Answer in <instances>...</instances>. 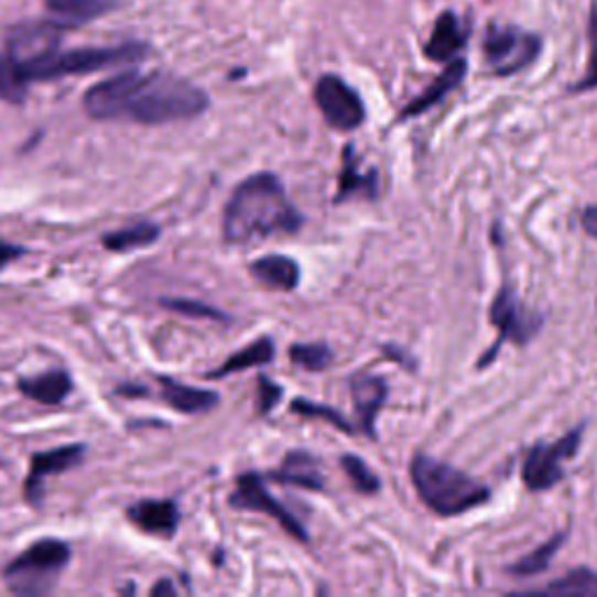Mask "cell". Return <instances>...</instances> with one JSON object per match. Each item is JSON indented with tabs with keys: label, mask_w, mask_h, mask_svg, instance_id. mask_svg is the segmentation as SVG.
<instances>
[{
	"label": "cell",
	"mask_w": 597,
	"mask_h": 597,
	"mask_svg": "<svg viewBox=\"0 0 597 597\" xmlns=\"http://www.w3.org/2000/svg\"><path fill=\"white\" fill-rule=\"evenodd\" d=\"M85 110L98 122L169 124L187 122L210 106L208 94L189 79L164 70L119 73L85 94Z\"/></svg>",
	"instance_id": "cell-1"
},
{
	"label": "cell",
	"mask_w": 597,
	"mask_h": 597,
	"mask_svg": "<svg viewBox=\"0 0 597 597\" xmlns=\"http://www.w3.org/2000/svg\"><path fill=\"white\" fill-rule=\"evenodd\" d=\"M304 225L290 196L273 173H257L238 185L222 217L225 241L241 246L260 238L296 234Z\"/></svg>",
	"instance_id": "cell-2"
},
{
	"label": "cell",
	"mask_w": 597,
	"mask_h": 597,
	"mask_svg": "<svg viewBox=\"0 0 597 597\" xmlns=\"http://www.w3.org/2000/svg\"><path fill=\"white\" fill-rule=\"evenodd\" d=\"M150 54L143 43H124L117 47H83L68 52H52L35 64L24 68L10 66L0 56V98L10 104H22L31 83H45V79H58L66 75H87L112 66L138 64Z\"/></svg>",
	"instance_id": "cell-3"
},
{
	"label": "cell",
	"mask_w": 597,
	"mask_h": 597,
	"mask_svg": "<svg viewBox=\"0 0 597 597\" xmlns=\"http://www.w3.org/2000/svg\"><path fill=\"white\" fill-rule=\"evenodd\" d=\"M411 479L427 509L444 519L467 513L490 500V490L484 484L423 453L413 457Z\"/></svg>",
	"instance_id": "cell-4"
},
{
	"label": "cell",
	"mask_w": 597,
	"mask_h": 597,
	"mask_svg": "<svg viewBox=\"0 0 597 597\" xmlns=\"http://www.w3.org/2000/svg\"><path fill=\"white\" fill-rule=\"evenodd\" d=\"M70 561V546L62 540H37L6 567V582L19 595H43L54 588Z\"/></svg>",
	"instance_id": "cell-5"
},
{
	"label": "cell",
	"mask_w": 597,
	"mask_h": 597,
	"mask_svg": "<svg viewBox=\"0 0 597 597\" xmlns=\"http://www.w3.org/2000/svg\"><path fill=\"white\" fill-rule=\"evenodd\" d=\"M542 54V37L513 24H490L484 35V58L492 75L521 73Z\"/></svg>",
	"instance_id": "cell-6"
},
{
	"label": "cell",
	"mask_w": 597,
	"mask_h": 597,
	"mask_svg": "<svg viewBox=\"0 0 597 597\" xmlns=\"http://www.w3.org/2000/svg\"><path fill=\"white\" fill-rule=\"evenodd\" d=\"M582 436H584V427H576L558 442L536 444L534 448H530L523 463L525 486L532 492H542V490H551L555 484L563 481V476H565L563 465L572 460L576 451H579Z\"/></svg>",
	"instance_id": "cell-7"
},
{
	"label": "cell",
	"mask_w": 597,
	"mask_h": 597,
	"mask_svg": "<svg viewBox=\"0 0 597 597\" xmlns=\"http://www.w3.org/2000/svg\"><path fill=\"white\" fill-rule=\"evenodd\" d=\"M315 104L336 131H355L365 124L367 110L360 94L338 75H323L315 85Z\"/></svg>",
	"instance_id": "cell-8"
},
{
	"label": "cell",
	"mask_w": 597,
	"mask_h": 597,
	"mask_svg": "<svg viewBox=\"0 0 597 597\" xmlns=\"http://www.w3.org/2000/svg\"><path fill=\"white\" fill-rule=\"evenodd\" d=\"M229 504L234 509H243V511H257V513H267L271 519H275L285 528V532H290L292 536H296L298 542L308 544V532L302 528L294 515L275 500V497L267 490L262 476L248 471L241 474L236 481V492L229 497Z\"/></svg>",
	"instance_id": "cell-9"
},
{
	"label": "cell",
	"mask_w": 597,
	"mask_h": 597,
	"mask_svg": "<svg viewBox=\"0 0 597 597\" xmlns=\"http://www.w3.org/2000/svg\"><path fill=\"white\" fill-rule=\"evenodd\" d=\"M490 323L500 332V344L511 341L515 346L528 344L530 338L542 327V317L530 313L521 302L515 292L504 285L497 292L495 302L490 306Z\"/></svg>",
	"instance_id": "cell-10"
},
{
	"label": "cell",
	"mask_w": 597,
	"mask_h": 597,
	"mask_svg": "<svg viewBox=\"0 0 597 597\" xmlns=\"http://www.w3.org/2000/svg\"><path fill=\"white\" fill-rule=\"evenodd\" d=\"M85 455H87V446H83V444H70V446H62L56 451H50V453L33 455L31 474H29L26 486H24L26 500L37 507L40 502H43V484H45V479H50V476H56V474H66V471L79 467L85 460Z\"/></svg>",
	"instance_id": "cell-11"
},
{
	"label": "cell",
	"mask_w": 597,
	"mask_h": 597,
	"mask_svg": "<svg viewBox=\"0 0 597 597\" xmlns=\"http://www.w3.org/2000/svg\"><path fill=\"white\" fill-rule=\"evenodd\" d=\"M469 40V29L460 22L453 10H444L436 17L432 35L425 45V56L434 64H448L463 52Z\"/></svg>",
	"instance_id": "cell-12"
},
{
	"label": "cell",
	"mask_w": 597,
	"mask_h": 597,
	"mask_svg": "<svg viewBox=\"0 0 597 597\" xmlns=\"http://www.w3.org/2000/svg\"><path fill=\"white\" fill-rule=\"evenodd\" d=\"M129 521L148 534L159 536H173L181 523V511H177L175 502L171 500H143L135 502L129 511Z\"/></svg>",
	"instance_id": "cell-13"
},
{
	"label": "cell",
	"mask_w": 597,
	"mask_h": 597,
	"mask_svg": "<svg viewBox=\"0 0 597 597\" xmlns=\"http://www.w3.org/2000/svg\"><path fill=\"white\" fill-rule=\"evenodd\" d=\"M350 390H352V402H355L357 415H360V421H362V430L369 436H376L373 432L376 415L388 400V383L383 381V378L371 376V373H357L350 381Z\"/></svg>",
	"instance_id": "cell-14"
},
{
	"label": "cell",
	"mask_w": 597,
	"mask_h": 597,
	"mask_svg": "<svg viewBox=\"0 0 597 597\" xmlns=\"http://www.w3.org/2000/svg\"><path fill=\"white\" fill-rule=\"evenodd\" d=\"M467 75V62L465 58H453V62L446 64L444 73L434 79V83L417 96L413 98V101L402 110L400 119H411V117H417V115H423L427 112L430 108H434L436 104H442L444 98L463 85V79Z\"/></svg>",
	"instance_id": "cell-15"
},
{
	"label": "cell",
	"mask_w": 597,
	"mask_h": 597,
	"mask_svg": "<svg viewBox=\"0 0 597 597\" xmlns=\"http://www.w3.org/2000/svg\"><path fill=\"white\" fill-rule=\"evenodd\" d=\"M43 3L66 29L89 24L119 8V0H43Z\"/></svg>",
	"instance_id": "cell-16"
},
{
	"label": "cell",
	"mask_w": 597,
	"mask_h": 597,
	"mask_svg": "<svg viewBox=\"0 0 597 597\" xmlns=\"http://www.w3.org/2000/svg\"><path fill=\"white\" fill-rule=\"evenodd\" d=\"M159 386H162V400L173 406L175 411L194 415V413H208L210 409H215L220 404V397L210 390H198V388H189L173 381L169 376L159 378Z\"/></svg>",
	"instance_id": "cell-17"
},
{
	"label": "cell",
	"mask_w": 597,
	"mask_h": 597,
	"mask_svg": "<svg viewBox=\"0 0 597 597\" xmlns=\"http://www.w3.org/2000/svg\"><path fill=\"white\" fill-rule=\"evenodd\" d=\"M19 390L37 404L56 406V404H62L68 397V392L73 390V381L68 371L56 369V371H47L33 378H22V381H19Z\"/></svg>",
	"instance_id": "cell-18"
},
{
	"label": "cell",
	"mask_w": 597,
	"mask_h": 597,
	"mask_svg": "<svg viewBox=\"0 0 597 597\" xmlns=\"http://www.w3.org/2000/svg\"><path fill=\"white\" fill-rule=\"evenodd\" d=\"M250 271L262 285L271 290H281V292L294 290L298 285V278H302L298 264L292 260V257H285V254L260 257V260L250 267Z\"/></svg>",
	"instance_id": "cell-19"
},
{
	"label": "cell",
	"mask_w": 597,
	"mask_h": 597,
	"mask_svg": "<svg viewBox=\"0 0 597 597\" xmlns=\"http://www.w3.org/2000/svg\"><path fill=\"white\" fill-rule=\"evenodd\" d=\"M275 481L281 484H290L296 488H306V490H323L325 488V476L317 467V463L313 457L304 451H294L290 455H285V460L273 474Z\"/></svg>",
	"instance_id": "cell-20"
},
{
	"label": "cell",
	"mask_w": 597,
	"mask_h": 597,
	"mask_svg": "<svg viewBox=\"0 0 597 597\" xmlns=\"http://www.w3.org/2000/svg\"><path fill=\"white\" fill-rule=\"evenodd\" d=\"M378 194V181H376V171L360 173L357 171V154L355 148L348 145L344 150V171H341V181H338V194H336V204L346 202L350 196H367L376 198Z\"/></svg>",
	"instance_id": "cell-21"
},
{
	"label": "cell",
	"mask_w": 597,
	"mask_h": 597,
	"mask_svg": "<svg viewBox=\"0 0 597 597\" xmlns=\"http://www.w3.org/2000/svg\"><path fill=\"white\" fill-rule=\"evenodd\" d=\"M273 357H275L273 341L269 336H262L260 341H254L238 352H234L220 369L206 373V378H225L229 373H238V371H246L252 367H264V365L273 362Z\"/></svg>",
	"instance_id": "cell-22"
},
{
	"label": "cell",
	"mask_w": 597,
	"mask_h": 597,
	"mask_svg": "<svg viewBox=\"0 0 597 597\" xmlns=\"http://www.w3.org/2000/svg\"><path fill=\"white\" fill-rule=\"evenodd\" d=\"M162 236V229L152 222H138L127 229H117L112 234L104 236V246L112 252H131L138 248L152 246L156 238Z\"/></svg>",
	"instance_id": "cell-23"
},
{
	"label": "cell",
	"mask_w": 597,
	"mask_h": 597,
	"mask_svg": "<svg viewBox=\"0 0 597 597\" xmlns=\"http://www.w3.org/2000/svg\"><path fill=\"white\" fill-rule=\"evenodd\" d=\"M534 593H546V595H567V597H597V572L588 567L572 569L565 574L561 582H553L551 586L534 590Z\"/></svg>",
	"instance_id": "cell-24"
},
{
	"label": "cell",
	"mask_w": 597,
	"mask_h": 597,
	"mask_svg": "<svg viewBox=\"0 0 597 597\" xmlns=\"http://www.w3.org/2000/svg\"><path fill=\"white\" fill-rule=\"evenodd\" d=\"M563 542H565V534L563 532L561 534H553L549 542H544L542 546H536L532 553L523 555V558L519 563L511 565L509 574H513V576H534V574L546 572L551 567L553 555L561 551Z\"/></svg>",
	"instance_id": "cell-25"
},
{
	"label": "cell",
	"mask_w": 597,
	"mask_h": 597,
	"mask_svg": "<svg viewBox=\"0 0 597 597\" xmlns=\"http://www.w3.org/2000/svg\"><path fill=\"white\" fill-rule=\"evenodd\" d=\"M290 360L308 371H325L332 365V350L325 344H296L290 348Z\"/></svg>",
	"instance_id": "cell-26"
},
{
	"label": "cell",
	"mask_w": 597,
	"mask_h": 597,
	"mask_svg": "<svg viewBox=\"0 0 597 597\" xmlns=\"http://www.w3.org/2000/svg\"><path fill=\"white\" fill-rule=\"evenodd\" d=\"M341 465H344L348 479H350V484L355 486L357 492L373 495V492L381 490V481H378V476L357 455H344Z\"/></svg>",
	"instance_id": "cell-27"
},
{
	"label": "cell",
	"mask_w": 597,
	"mask_h": 597,
	"mask_svg": "<svg viewBox=\"0 0 597 597\" xmlns=\"http://www.w3.org/2000/svg\"><path fill=\"white\" fill-rule=\"evenodd\" d=\"M588 68L586 75L579 79V83L572 85V94H584L590 89H597V3L590 10V22H588Z\"/></svg>",
	"instance_id": "cell-28"
},
{
	"label": "cell",
	"mask_w": 597,
	"mask_h": 597,
	"mask_svg": "<svg viewBox=\"0 0 597 597\" xmlns=\"http://www.w3.org/2000/svg\"><path fill=\"white\" fill-rule=\"evenodd\" d=\"M164 308L169 311H175V313H183V315H189V317H208V321H220V323H229V317L217 311L204 302H196V298H162Z\"/></svg>",
	"instance_id": "cell-29"
},
{
	"label": "cell",
	"mask_w": 597,
	"mask_h": 597,
	"mask_svg": "<svg viewBox=\"0 0 597 597\" xmlns=\"http://www.w3.org/2000/svg\"><path fill=\"white\" fill-rule=\"evenodd\" d=\"M292 411L298 413V415H308V417H323V421L336 425L341 432H348V434L355 432L352 425L346 421V417L341 413H338V411L329 409V406H321V404H313V402H306V400H294L292 402Z\"/></svg>",
	"instance_id": "cell-30"
},
{
	"label": "cell",
	"mask_w": 597,
	"mask_h": 597,
	"mask_svg": "<svg viewBox=\"0 0 597 597\" xmlns=\"http://www.w3.org/2000/svg\"><path fill=\"white\" fill-rule=\"evenodd\" d=\"M283 390L278 388L275 383H271L269 378H260V413H269L275 409V404L281 402Z\"/></svg>",
	"instance_id": "cell-31"
},
{
	"label": "cell",
	"mask_w": 597,
	"mask_h": 597,
	"mask_svg": "<svg viewBox=\"0 0 597 597\" xmlns=\"http://www.w3.org/2000/svg\"><path fill=\"white\" fill-rule=\"evenodd\" d=\"M19 254H24V248H17L12 243H0V269L10 264L12 260H17Z\"/></svg>",
	"instance_id": "cell-32"
},
{
	"label": "cell",
	"mask_w": 597,
	"mask_h": 597,
	"mask_svg": "<svg viewBox=\"0 0 597 597\" xmlns=\"http://www.w3.org/2000/svg\"><path fill=\"white\" fill-rule=\"evenodd\" d=\"M582 225L593 238H597V206H590L582 213Z\"/></svg>",
	"instance_id": "cell-33"
},
{
	"label": "cell",
	"mask_w": 597,
	"mask_h": 597,
	"mask_svg": "<svg viewBox=\"0 0 597 597\" xmlns=\"http://www.w3.org/2000/svg\"><path fill=\"white\" fill-rule=\"evenodd\" d=\"M152 595H175V586L171 582H162L152 588Z\"/></svg>",
	"instance_id": "cell-34"
}]
</instances>
